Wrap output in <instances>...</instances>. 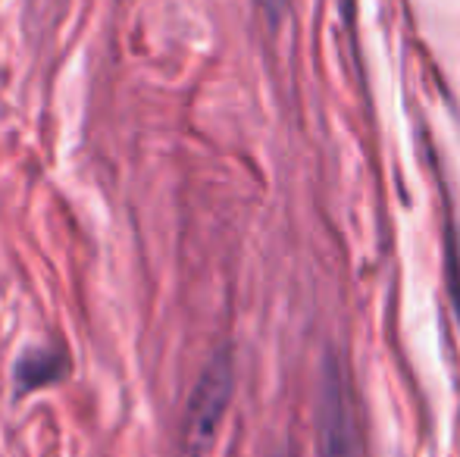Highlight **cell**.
Wrapping results in <instances>:
<instances>
[{
    "instance_id": "cell-3",
    "label": "cell",
    "mask_w": 460,
    "mask_h": 457,
    "mask_svg": "<svg viewBox=\"0 0 460 457\" xmlns=\"http://www.w3.org/2000/svg\"><path fill=\"white\" fill-rule=\"evenodd\" d=\"M66 373V364H63L60 354H48V351H38V354H25L22 364H19V382L22 389H41V385H50L57 379H63Z\"/></svg>"
},
{
    "instance_id": "cell-2",
    "label": "cell",
    "mask_w": 460,
    "mask_h": 457,
    "mask_svg": "<svg viewBox=\"0 0 460 457\" xmlns=\"http://www.w3.org/2000/svg\"><path fill=\"white\" fill-rule=\"evenodd\" d=\"M232 385H235V370H232L229 351H219L200 373L198 385L188 401L185 417V454L200 457L210 448L219 423L226 417V408L232 401Z\"/></svg>"
},
{
    "instance_id": "cell-1",
    "label": "cell",
    "mask_w": 460,
    "mask_h": 457,
    "mask_svg": "<svg viewBox=\"0 0 460 457\" xmlns=\"http://www.w3.org/2000/svg\"><path fill=\"white\" fill-rule=\"evenodd\" d=\"M320 457H367L351 373L326 357L320 376Z\"/></svg>"
},
{
    "instance_id": "cell-6",
    "label": "cell",
    "mask_w": 460,
    "mask_h": 457,
    "mask_svg": "<svg viewBox=\"0 0 460 457\" xmlns=\"http://www.w3.org/2000/svg\"><path fill=\"white\" fill-rule=\"evenodd\" d=\"M339 6H341V13H345V19H351V13H354V0H339Z\"/></svg>"
},
{
    "instance_id": "cell-4",
    "label": "cell",
    "mask_w": 460,
    "mask_h": 457,
    "mask_svg": "<svg viewBox=\"0 0 460 457\" xmlns=\"http://www.w3.org/2000/svg\"><path fill=\"white\" fill-rule=\"evenodd\" d=\"M261 4V10H263V16L270 19V22H279V19L288 13V4L291 0H257Z\"/></svg>"
},
{
    "instance_id": "cell-5",
    "label": "cell",
    "mask_w": 460,
    "mask_h": 457,
    "mask_svg": "<svg viewBox=\"0 0 460 457\" xmlns=\"http://www.w3.org/2000/svg\"><path fill=\"white\" fill-rule=\"evenodd\" d=\"M451 294H455V307L460 317V248L451 254Z\"/></svg>"
}]
</instances>
